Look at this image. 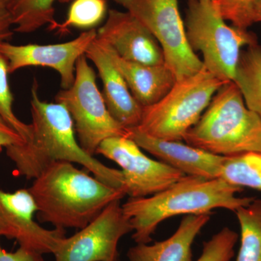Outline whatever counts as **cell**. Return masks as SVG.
<instances>
[{
    "mask_svg": "<svg viewBox=\"0 0 261 261\" xmlns=\"http://www.w3.org/2000/svg\"><path fill=\"white\" fill-rule=\"evenodd\" d=\"M38 89L39 84L34 79L29 138L21 145L6 147L7 156L14 163L18 174L34 179L54 163H75L108 186L124 192L121 170L108 167L84 152L75 137L74 124L67 108L61 103L42 100Z\"/></svg>",
    "mask_w": 261,
    "mask_h": 261,
    "instance_id": "cell-1",
    "label": "cell"
},
{
    "mask_svg": "<svg viewBox=\"0 0 261 261\" xmlns=\"http://www.w3.org/2000/svg\"><path fill=\"white\" fill-rule=\"evenodd\" d=\"M242 191V187L221 178L209 179L185 175L155 195L129 197L122 207L133 228L134 241L148 244L159 224L173 216L213 213L216 208L235 212L250 205L255 198L239 197L238 194Z\"/></svg>",
    "mask_w": 261,
    "mask_h": 261,
    "instance_id": "cell-2",
    "label": "cell"
},
{
    "mask_svg": "<svg viewBox=\"0 0 261 261\" xmlns=\"http://www.w3.org/2000/svg\"><path fill=\"white\" fill-rule=\"evenodd\" d=\"M28 190L39 221L65 229L85 227L106 206L126 195L65 161L49 166Z\"/></svg>",
    "mask_w": 261,
    "mask_h": 261,
    "instance_id": "cell-3",
    "label": "cell"
},
{
    "mask_svg": "<svg viewBox=\"0 0 261 261\" xmlns=\"http://www.w3.org/2000/svg\"><path fill=\"white\" fill-rule=\"evenodd\" d=\"M184 140L188 145L225 157L261 152V116L247 107L238 85L231 81L215 94Z\"/></svg>",
    "mask_w": 261,
    "mask_h": 261,
    "instance_id": "cell-4",
    "label": "cell"
},
{
    "mask_svg": "<svg viewBox=\"0 0 261 261\" xmlns=\"http://www.w3.org/2000/svg\"><path fill=\"white\" fill-rule=\"evenodd\" d=\"M216 1L187 0L185 29L192 50L202 53L206 69L224 82L233 81L243 47L257 43L256 36L231 27Z\"/></svg>",
    "mask_w": 261,
    "mask_h": 261,
    "instance_id": "cell-5",
    "label": "cell"
},
{
    "mask_svg": "<svg viewBox=\"0 0 261 261\" xmlns=\"http://www.w3.org/2000/svg\"><path fill=\"white\" fill-rule=\"evenodd\" d=\"M226 83L204 66L195 74L176 81L159 102L143 108L140 124L136 128L155 138L181 142Z\"/></svg>",
    "mask_w": 261,
    "mask_h": 261,
    "instance_id": "cell-6",
    "label": "cell"
},
{
    "mask_svg": "<svg viewBox=\"0 0 261 261\" xmlns=\"http://www.w3.org/2000/svg\"><path fill=\"white\" fill-rule=\"evenodd\" d=\"M56 102L67 108L74 124L77 140L84 152L96 154L99 145L113 137H126V128L111 116L96 83V74L85 55L75 65V81L68 89L60 91Z\"/></svg>",
    "mask_w": 261,
    "mask_h": 261,
    "instance_id": "cell-7",
    "label": "cell"
},
{
    "mask_svg": "<svg viewBox=\"0 0 261 261\" xmlns=\"http://www.w3.org/2000/svg\"><path fill=\"white\" fill-rule=\"evenodd\" d=\"M121 5L148 29L159 43L165 64L176 81L200 71L202 60L192 50L187 40L178 0H113Z\"/></svg>",
    "mask_w": 261,
    "mask_h": 261,
    "instance_id": "cell-8",
    "label": "cell"
},
{
    "mask_svg": "<svg viewBox=\"0 0 261 261\" xmlns=\"http://www.w3.org/2000/svg\"><path fill=\"white\" fill-rule=\"evenodd\" d=\"M96 154L116 162L123 176V190L132 198L163 191L185 175L161 161L149 159L127 137H113L99 145Z\"/></svg>",
    "mask_w": 261,
    "mask_h": 261,
    "instance_id": "cell-9",
    "label": "cell"
},
{
    "mask_svg": "<svg viewBox=\"0 0 261 261\" xmlns=\"http://www.w3.org/2000/svg\"><path fill=\"white\" fill-rule=\"evenodd\" d=\"M121 200L113 201L79 232L63 238L55 252L56 261H119L118 243L133 231Z\"/></svg>",
    "mask_w": 261,
    "mask_h": 261,
    "instance_id": "cell-10",
    "label": "cell"
},
{
    "mask_svg": "<svg viewBox=\"0 0 261 261\" xmlns=\"http://www.w3.org/2000/svg\"><path fill=\"white\" fill-rule=\"evenodd\" d=\"M37 206L28 189L7 192L0 189V238L15 240L20 247L54 254L65 238V228L47 229L34 221Z\"/></svg>",
    "mask_w": 261,
    "mask_h": 261,
    "instance_id": "cell-11",
    "label": "cell"
},
{
    "mask_svg": "<svg viewBox=\"0 0 261 261\" xmlns=\"http://www.w3.org/2000/svg\"><path fill=\"white\" fill-rule=\"evenodd\" d=\"M97 38V29L86 31L78 37L54 44H29L15 45L0 42V53L8 63L9 74L29 66L48 67L61 76V87L68 89L75 81V65Z\"/></svg>",
    "mask_w": 261,
    "mask_h": 261,
    "instance_id": "cell-12",
    "label": "cell"
},
{
    "mask_svg": "<svg viewBox=\"0 0 261 261\" xmlns=\"http://www.w3.org/2000/svg\"><path fill=\"white\" fill-rule=\"evenodd\" d=\"M97 39L123 59L146 65L165 63L162 48L150 32L129 12L112 9Z\"/></svg>",
    "mask_w": 261,
    "mask_h": 261,
    "instance_id": "cell-13",
    "label": "cell"
},
{
    "mask_svg": "<svg viewBox=\"0 0 261 261\" xmlns=\"http://www.w3.org/2000/svg\"><path fill=\"white\" fill-rule=\"evenodd\" d=\"M126 137L141 149L187 176L221 178L225 156L206 152L181 141L161 140L140 132L136 127L126 128Z\"/></svg>",
    "mask_w": 261,
    "mask_h": 261,
    "instance_id": "cell-14",
    "label": "cell"
},
{
    "mask_svg": "<svg viewBox=\"0 0 261 261\" xmlns=\"http://www.w3.org/2000/svg\"><path fill=\"white\" fill-rule=\"evenodd\" d=\"M85 56L97 68L103 84V98L113 118L124 128L138 126L143 107L130 93L123 75L97 38L86 51Z\"/></svg>",
    "mask_w": 261,
    "mask_h": 261,
    "instance_id": "cell-15",
    "label": "cell"
},
{
    "mask_svg": "<svg viewBox=\"0 0 261 261\" xmlns=\"http://www.w3.org/2000/svg\"><path fill=\"white\" fill-rule=\"evenodd\" d=\"M99 41L123 75L130 93L142 107L152 106L159 102L176 83L174 75L165 63L146 65L126 61L106 43Z\"/></svg>",
    "mask_w": 261,
    "mask_h": 261,
    "instance_id": "cell-16",
    "label": "cell"
},
{
    "mask_svg": "<svg viewBox=\"0 0 261 261\" xmlns=\"http://www.w3.org/2000/svg\"><path fill=\"white\" fill-rule=\"evenodd\" d=\"M213 213L186 215L169 238L152 245L137 244L127 252L129 261H193L192 245Z\"/></svg>",
    "mask_w": 261,
    "mask_h": 261,
    "instance_id": "cell-17",
    "label": "cell"
},
{
    "mask_svg": "<svg viewBox=\"0 0 261 261\" xmlns=\"http://www.w3.org/2000/svg\"><path fill=\"white\" fill-rule=\"evenodd\" d=\"M247 107L261 116V46L252 44L242 51L233 81Z\"/></svg>",
    "mask_w": 261,
    "mask_h": 261,
    "instance_id": "cell-18",
    "label": "cell"
},
{
    "mask_svg": "<svg viewBox=\"0 0 261 261\" xmlns=\"http://www.w3.org/2000/svg\"><path fill=\"white\" fill-rule=\"evenodd\" d=\"M73 0H10V8L14 32L31 34L44 25L56 23L54 4L67 3Z\"/></svg>",
    "mask_w": 261,
    "mask_h": 261,
    "instance_id": "cell-19",
    "label": "cell"
},
{
    "mask_svg": "<svg viewBox=\"0 0 261 261\" xmlns=\"http://www.w3.org/2000/svg\"><path fill=\"white\" fill-rule=\"evenodd\" d=\"M240 226L237 261H261V200L235 211Z\"/></svg>",
    "mask_w": 261,
    "mask_h": 261,
    "instance_id": "cell-20",
    "label": "cell"
},
{
    "mask_svg": "<svg viewBox=\"0 0 261 261\" xmlns=\"http://www.w3.org/2000/svg\"><path fill=\"white\" fill-rule=\"evenodd\" d=\"M221 178L234 186L261 191V152L225 157Z\"/></svg>",
    "mask_w": 261,
    "mask_h": 261,
    "instance_id": "cell-21",
    "label": "cell"
},
{
    "mask_svg": "<svg viewBox=\"0 0 261 261\" xmlns=\"http://www.w3.org/2000/svg\"><path fill=\"white\" fill-rule=\"evenodd\" d=\"M107 10L106 0H73L67 18L63 23L56 22L48 27L50 31L64 36L70 28L94 29L105 18Z\"/></svg>",
    "mask_w": 261,
    "mask_h": 261,
    "instance_id": "cell-22",
    "label": "cell"
},
{
    "mask_svg": "<svg viewBox=\"0 0 261 261\" xmlns=\"http://www.w3.org/2000/svg\"><path fill=\"white\" fill-rule=\"evenodd\" d=\"M8 63L0 53V115L25 142L30 134V125L19 120L13 112V96L8 82Z\"/></svg>",
    "mask_w": 261,
    "mask_h": 261,
    "instance_id": "cell-23",
    "label": "cell"
},
{
    "mask_svg": "<svg viewBox=\"0 0 261 261\" xmlns=\"http://www.w3.org/2000/svg\"><path fill=\"white\" fill-rule=\"evenodd\" d=\"M238 233L228 227H224L203 243L202 252L197 261H230L234 255V247Z\"/></svg>",
    "mask_w": 261,
    "mask_h": 261,
    "instance_id": "cell-24",
    "label": "cell"
},
{
    "mask_svg": "<svg viewBox=\"0 0 261 261\" xmlns=\"http://www.w3.org/2000/svg\"><path fill=\"white\" fill-rule=\"evenodd\" d=\"M257 0H216L220 13L233 27L247 30L255 23V8Z\"/></svg>",
    "mask_w": 261,
    "mask_h": 261,
    "instance_id": "cell-25",
    "label": "cell"
},
{
    "mask_svg": "<svg viewBox=\"0 0 261 261\" xmlns=\"http://www.w3.org/2000/svg\"><path fill=\"white\" fill-rule=\"evenodd\" d=\"M10 0H0V42H8L14 34Z\"/></svg>",
    "mask_w": 261,
    "mask_h": 261,
    "instance_id": "cell-26",
    "label": "cell"
},
{
    "mask_svg": "<svg viewBox=\"0 0 261 261\" xmlns=\"http://www.w3.org/2000/svg\"><path fill=\"white\" fill-rule=\"evenodd\" d=\"M0 261H44L42 254L39 252L19 247L15 252H8L3 249L0 244Z\"/></svg>",
    "mask_w": 261,
    "mask_h": 261,
    "instance_id": "cell-27",
    "label": "cell"
},
{
    "mask_svg": "<svg viewBox=\"0 0 261 261\" xmlns=\"http://www.w3.org/2000/svg\"><path fill=\"white\" fill-rule=\"evenodd\" d=\"M25 140L0 115V147L21 145Z\"/></svg>",
    "mask_w": 261,
    "mask_h": 261,
    "instance_id": "cell-28",
    "label": "cell"
},
{
    "mask_svg": "<svg viewBox=\"0 0 261 261\" xmlns=\"http://www.w3.org/2000/svg\"><path fill=\"white\" fill-rule=\"evenodd\" d=\"M254 18H255V23L261 22V0H257L255 5Z\"/></svg>",
    "mask_w": 261,
    "mask_h": 261,
    "instance_id": "cell-29",
    "label": "cell"
},
{
    "mask_svg": "<svg viewBox=\"0 0 261 261\" xmlns=\"http://www.w3.org/2000/svg\"><path fill=\"white\" fill-rule=\"evenodd\" d=\"M204 1H216V0H204Z\"/></svg>",
    "mask_w": 261,
    "mask_h": 261,
    "instance_id": "cell-30",
    "label": "cell"
}]
</instances>
